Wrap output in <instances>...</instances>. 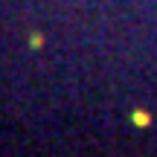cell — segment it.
<instances>
[{"label": "cell", "instance_id": "6da1fadb", "mask_svg": "<svg viewBox=\"0 0 157 157\" xmlns=\"http://www.w3.org/2000/svg\"><path fill=\"white\" fill-rule=\"evenodd\" d=\"M131 119H134V125H137V128H146V125L151 122V117H148L146 111H134V113H131Z\"/></svg>", "mask_w": 157, "mask_h": 157}]
</instances>
